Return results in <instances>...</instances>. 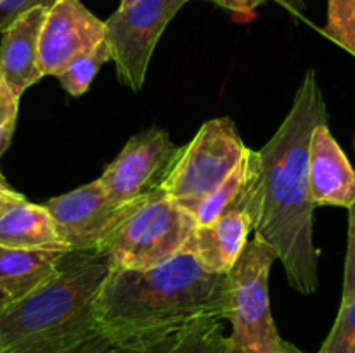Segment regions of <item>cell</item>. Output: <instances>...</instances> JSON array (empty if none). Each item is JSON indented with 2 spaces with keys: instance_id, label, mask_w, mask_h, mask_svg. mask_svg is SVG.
Returning a JSON list of instances; mask_svg holds the SVG:
<instances>
[{
  "instance_id": "cell-1",
  "label": "cell",
  "mask_w": 355,
  "mask_h": 353,
  "mask_svg": "<svg viewBox=\"0 0 355 353\" xmlns=\"http://www.w3.org/2000/svg\"><path fill=\"white\" fill-rule=\"evenodd\" d=\"M328 107L315 69L302 80L281 127L259 151V203L255 237L269 244L297 293L319 287V253L314 241V204L309 197V145Z\"/></svg>"
},
{
  "instance_id": "cell-2",
  "label": "cell",
  "mask_w": 355,
  "mask_h": 353,
  "mask_svg": "<svg viewBox=\"0 0 355 353\" xmlns=\"http://www.w3.org/2000/svg\"><path fill=\"white\" fill-rule=\"evenodd\" d=\"M227 273H211L191 253L151 269H111L94 303L97 327L118 345L156 341L205 322L225 320Z\"/></svg>"
},
{
  "instance_id": "cell-3",
  "label": "cell",
  "mask_w": 355,
  "mask_h": 353,
  "mask_svg": "<svg viewBox=\"0 0 355 353\" xmlns=\"http://www.w3.org/2000/svg\"><path fill=\"white\" fill-rule=\"evenodd\" d=\"M111 269L106 253H64L44 284L0 308V353H78L104 338L94 303Z\"/></svg>"
},
{
  "instance_id": "cell-4",
  "label": "cell",
  "mask_w": 355,
  "mask_h": 353,
  "mask_svg": "<svg viewBox=\"0 0 355 353\" xmlns=\"http://www.w3.org/2000/svg\"><path fill=\"white\" fill-rule=\"evenodd\" d=\"M276 251L260 239L246 242L241 256L227 272V311L232 332L227 353H279L277 332L269 300V273Z\"/></svg>"
},
{
  "instance_id": "cell-5",
  "label": "cell",
  "mask_w": 355,
  "mask_h": 353,
  "mask_svg": "<svg viewBox=\"0 0 355 353\" xmlns=\"http://www.w3.org/2000/svg\"><path fill=\"white\" fill-rule=\"evenodd\" d=\"M196 227L194 215L158 190L121 221L103 253L114 269H151L182 253Z\"/></svg>"
},
{
  "instance_id": "cell-6",
  "label": "cell",
  "mask_w": 355,
  "mask_h": 353,
  "mask_svg": "<svg viewBox=\"0 0 355 353\" xmlns=\"http://www.w3.org/2000/svg\"><path fill=\"white\" fill-rule=\"evenodd\" d=\"M246 149L231 118L207 121L189 144L182 145L162 190L194 215L239 165Z\"/></svg>"
},
{
  "instance_id": "cell-7",
  "label": "cell",
  "mask_w": 355,
  "mask_h": 353,
  "mask_svg": "<svg viewBox=\"0 0 355 353\" xmlns=\"http://www.w3.org/2000/svg\"><path fill=\"white\" fill-rule=\"evenodd\" d=\"M186 3L187 0H134L104 21L120 83L141 92L159 37Z\"/></svg>"
},
{
  "instance_id": "cell-8",
  "label": "cell",
  "mask_w": 355,
  "mask_h": 353,
  "mask_svg": "<svg viewBox=\"0 0 355 353\" xmlns=\"http://www.w3.org/2000/svg\"><path fill=\"white\" fill-rule=\"evenodd\" d=\"M259 151L246 149V176L236 199L207 225H198L184 251L191 253L205 270L227 273L241 256L259 203Z\"/></svg>"
},
{
  "instance_id": "cell-9",
  "label": "cell",
  "mask_w": 355,
  "mask_h": 353,
  "mask_svg": "<svg viewBox=\"0 0 355 353\" xmlns=\"http://www.w3.org/2000/svg\"><path fill=\"white\" fill-rule=\"evenodd\" d=\"M180 149L182 145L173 144L166 130L146 128L128 138L97 180L116 204L146 199L162 190Z\"/></svg>"
},
{
  "instance_id": "cell-10",
  "label": "cell",
  "mask_w": 355,
  "mask_h": 353,
  "mask_svg": "<svg viewBox=\"0 0 355 353\" xmlns=\"http://www.w3.org/2000/svg\"><path fill=\"white\" fill-rule=\"evenodd\" d=\"M144 201V199H141ZM141 201L116 204L99 180L85 183L45 203L68 251H101L121 221Z\"/></svg>"
},
{
  "instance_id": "cell-11",
  "label": "cell",
  "mask_w": 355,
  "mask_h": 353,
  "mask_svg": "<svg viewBox=\"0 0 355 353\" xmlns=\"http://www.w3.org/2000/svg\"><path fill=\"white\" fill-rule=\"evenodd\" d=\"M106 38L104 21L94 16L80 0H58L47 9L38 40L42 75L58 76L83 52Z\"/></svg>"
},
{
  "instance_id": "cell-12",
  "label": "cell",
  "mask_w": 355,
  "mask_h": 353,
  "mask_svg": "<svg viewBox=\"0 0 355 353\" xmlns=\"http://www.w3.org/2000/svg\"><path fill=\"white\" fill-rule=\"evenodd\" d=\"M309 197L314 206L349 210L355 201V172L328 123L314 128L309 145Z\"/></svg>"
},
{
  "instance_id": "cell-13",
  "label": "cell",
  "mask_w": 355,
  "mask_h": 353,
  "mask_svg": "<svg viewBox=\"0 0 355 353\" xmlns=\"http://www.w3.org/2000/svg\"><path fill=\"white\" fill-rule=\"evenodd\" d=\"M45 14V7H35L2 31L0 78L17 97L44 78L38 66V40Z\"/></svg>"
},
{
  "instance_id": "cell-14",
  "label": "cell",
  "mask_w": 355,
  "mask_h": 353,
  "mask_svg": "<svg viewBox=\"0 0 355 353\" xmlns=\"http://www.w3.org/2000/svg\"><path fill=\"white\" fill-rule=\"evenodd\" d=\"M0 244L28 251L68 253L47 206L24 196L0 217Z\"/></svg>"
},
{
  "instance_id": "cell-15",
  "label": "cell",
  "mask_w": 355,
  "mask_h": 353,
  "mask_svg": "<svg viewBox=\"0 0 355 353\" xmlns=\"http://www.w3.org/2000/svg\"><path fill=\"white\" fill-rule=\"evenodd\" d=\"M64 253L28 251L0 244V294L9 301L26 296L54 273Z\"/></svg>"
},
{
  "instance_id": "cell-16",
  "label": "cell",
  "mask_w": 355,
  "mask_h": 353,
  "mask_svg": "<svg viewBox=\"0 0 355 353\" xmlns=\"http://www.w3.org/2000/svg\"><path fill=\"white\" fill-rule=\"evenodd\" d=\"M111 61V48L107 40H101L94 45L90 51L76 55L71 62L64 68V71L59 73L55 78L59 80L62 89L73 97H80L89 90L90 83L99 73L101 66Z\"/></svg>"
},
{
  "instance_id": "cell-17",
  "label": "cell",
  "mask_w": 355,
  "mask_h": 353,
  "mask_svg": "<svg viewBox=\"0 0 355 353\" xmlns=\"http://www.w3.org/2000/svg\"><path fill=\"white\" fill-rule=\"evenodd\" d=\"M165 353H227L224 320L205 322L187 329Z\"/></svg>"
},
{
  "instance_id": "cell-18",
  "label": "cell",
  "mask_w": 355,
  "mask_h": 353,
  "mask_svg": "<svg viewBox=\"0 0 355 353\" xmlns=\"http://www.w3.org/2000/svg\"><path fill=\"white\" fill-rule=\"evenodd\" d=\"M326 24L319 33L355 57V0H326Z\"/></svg>"
},
{
  "instance_id": "cell-19",
  "label": "cell",
  "mask_w": 355,
  "mask_h": 353,
  "mask_svg": "<svg viewBox=\"0 0 355 353\" xmlns=\"http://www.w3.org/2000/svg\"><path fill=\"white\" fill-rule=\"evenodd\" d=\"M246 176V152L243 156V159L239 161V165L232 170L231 175L220 183L217 190L211 194L208 199H205L201 203V206L198 208V211L194 213V218H196L198 225H207L210 221H214L232 201L236 199V196L241 190L243 182H245Z\"/></svg>"
},
{
  "instance_id": "cell-20",
  "label": "cell",
  "mask_w": 355,
  "mask_h": 353,
  "mask_svg": "<svg viewBox=\"0 0 355 353\" xmlns=\"http://www.w3.org/2000/svg\"><path fill=\"white\" fill-rule=\"evenodd\" d=\"M319 353H355V296L342 301L335 324Z\"/></svg>"
},
{
  "instance_id": "cell-21",
  "label": "cell",
  "mask_w": 355,
  "mask_h": 353,
  "mask_svg": "<svg viewBox=\"0 0 355 353\" xmlns=\"http://www.w3.org/2000/svg\"><path fill=\"white\" fill-rule=\"evenodd\" d=\"M179 334L168 336V338L156 339V341H142V343H125V345H118L113 343L111 339H107L106 336L101 338L99 341L92 343L90 346H87L85 350L78 353H165L170 346L175 343V339L179 338Z\"/></svg>"
},
{
  "instance_id": "cell-22",
  "label": "cell",
  "mask_w": 355,
  "mask_h": 353,
  "mask_svg": "<svg viewBox=\"0 0 355 353\" xmlns=\"http://www.w3.org/2000/svg\"><path fill=\"white\" fill-rule=\"evenodd\" d=\"M19 99L0 78V156L9 149L19 113Z\"/></svg>"
},
{
  "instance_id": "cell-23",
  "label": "cell",
  "mask_w": 355,
  "mask_h": 353,
  "mask_svg": "<svg viewBox=\"0 0 355 353\" xmlns=\"http://www.w3.org/2000/svg\"><path fill=\"white\" fill-rule=\"evenodd\" d=\"M355 296V201L349 208V237H347L345 269H343L342 301Z\"/></svg>"
},
{
  "instance_id": "cell-24",
  "label": "cell",
  "mask_w": 355,
  "mask_h": 353,
  "mask_svg": "<svg viewBox=\"0 0 355 353\" xmlns=\"http://www.w3.org/2000/svg\"><path fill=\"white\" fill-rule=\"evenodd\" d=\"M58 0H0V33L35 7L51 9Z\"/></svg>"
},
{
  "instance_id": "cell-25",
  "label": "cell",
  "mask_w": 355,
  "mask_h": 353,
  "mask_svg": "<svg viewBox=\"0 0 355 353\" xmlns=\"http://www.w3.org/2000/svg\"><path fill=\"white\" fill-rule=\"evenodd\" d=\"M211 2L217 3L222 9L231 10L236 16H241L245 19H248V17H252L255 14L257 7L263 6L269 0H211Z\"/></svg>"
},
{
  "instance_id": "cell-26",
  "label": "cell",
  "mask_w": 355,
  "mask_h": 353,
  "mask_svg": "<svg viewBox=\"0 0 355 353\" xmlns=\"http://www.w3.org/2000/svg\"><path fill=\"white\" fill-rule=\"evenodd\" d=\"M274 2L279 3L281 7H284L288 12L293 14V16L298 17V19L307 21V17H305V10H307V7H305L304 0H274Z\"/></svg>"
},
{
  "instance_id": "cell-27",
  "label": "cell",
  "mask_w": 355,
  "mask_h": 353,
  "mask_svg": "<svg viewBox=\"0 0 355 353\" xmlns=\"http://www.w3.org/2000/svg\"><path fill=\"white\" fill-rule=\"evenodd\" d=\"M21 197H23V194L16 192V190L10 189V187L0 189V217H2V213L10 206V204H14L16 201H19Z\"/></svg>"
},
{
  "instance_id": "cell-28",
  "label": "cell",
  "mask_w": 355,
  "mask_h": 353,
  "mask_svg": "<svg viewBox=\"0 0 355 353\" xmlns=\"http://www.w3.org/2000/svg\"><path fill=\"white\" fill-rule=\"evenodd\" d=\"M279 353H304L302 352L300 348H297V346L293 345V343H290V341H281V352Z\"/></svg>"
},
{
  "instance_id": "cell-29",
  "label": "cell",
  "mask_w": 355,
  "mask_h": 353,
  "mask_svg": "<svg viewBox=\"0 0 355 353\" xmlns=\"http://www.w3.org/2000/svg\"><path fill=\"white\" fill-rule=\"evenodd\" d=\"M6 187H9V185H7V182H6V179H3V175H2V172H0V189H6Z\"/></svg>"
},
{
  "instance_id": "cell-30",
  "label": "cell",
  "mask_w": 355,
  "mask_h": 353,
  "mask_svg": "<svg viewBox=\"0 0 355 353\" xmlns=\"http://www.w3.org/2000/svg\"><path fill=\"white\" fill-rule=\"evenodd\" d=\"M6 303H9V300H7V298L3 296V294H0V308H2Z\"/></svg>"
},
{
  "instance_id": "cell-31",
  "label": "cell",
  "mask_w": 355,
  "mask_h": 353,
  "mask_svg": "<svg viewBox=\"0 0 355 353\" xmlns=\"http://www.w3.org/2000/svg\"><path fill=\"white\" fill-rule=\"evenodd\" d=\"M130 2H134V0H120V7L128 6V3H130Z\"/></svg>"
},
{
  "instance_id": "cell-32",
  "label": "cell",
  "mask_w": 355,
  "mask_h": 353,
  "mask_svg": "<svg viewBox=\"0 0 355 353\" xmlns=\"http://www.w3.org/2000/svg\"><path fill=\"white\" fill-rule=\"evenodd\" d=\"M187 2H191V0H187Z\"/></svg>"
}]
</instances>
